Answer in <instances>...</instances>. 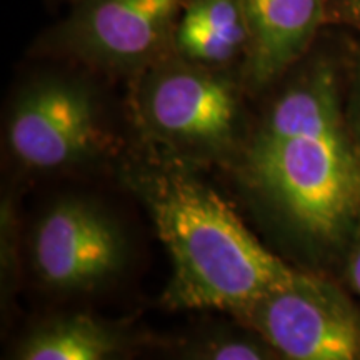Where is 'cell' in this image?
<instances>
[{"label": "cell", "mask_w": 360, "mask_h": 360, "mask_svg": "<svg viewBox=\"0 0 360 360\" xmlns=\"http://www.w3.org/2000/svg\"><path fill=\"white\" fill-rule=\"evenodd\" d=\"M172 262L164 302L172 309H219L237 315L295 274L265 249L217 192L174 165L134 175Z\"/></svg>", "instance_id": "cell-2"}, {"label": "cell", "mask_w": 360, "mask_h": 360, "mask_svg": "<svg viewBox=\"0 0 360 360\" xmlns=\"http://www.w3.org/2000/svg\"><path fill=\"white\" fill-rule=\"evenodd\" d=\"M276 352L292 360H359L360 315L317 278L294 281L237 314Z\"/></svg>", "instance_id": "cell-6"}, {"label": "cell", "mask_w": 360, "mask_h": 360, "mask_svg": "<svg viewBox=\"0 0 360 360\" xmlns=\"http://www.w3.org/2000/svg\"><path fill=\"white\" fill-rule=\"evenodd\" d=\"M191 357L207 360H264L276 354L257 332L252 334H217L200 340Z\"/></svg>", "instance_id": "cell-11"}, {"label": "cell", "mask_w": 360, "mask_h": 360, "mask_svg": "<svg viewBox=\"0 0 360 360\" xmlns=\"http://www.w3.org/2000/svg\"><path fill=\"white\" fill-rule=\"evenodd\" d=\"M30 259L39 281L57 292H85L122 269L125 240L102 209L87 200H58L32 232Z\"/></svg>", "instance_id": "cell-7"}, {"label": "cell", "mask_w": 360, "mask_h": 360, "mask_svg": "<svg viewBox=\"0 0 360 360\" xmlns=\"http://www.w3.org/2000/svg\"><path fill=\"white\" fill-rule=\"evenodd\" d=\"M327 0H245L250 42L242 72L265 87L304 57L315 39Z\"/></svg>", "instance_id": "cell-8"}, {"label": "cell", "mask_w": 360, "mask_h": 360, "mask_svg": "<svg viewBox=\"0 0 360 360\" xmlns=\"http://www.w3.org/2000/svg\"><path fill=\"white\" fill-rule=\"evenodd\" d=\"M120 350V339L103 323L85 317L57 319L35 328L17 349L20 360H103Z\"/></svg>", "instance_id": "cell-10"}, {"label": "cell", "mask_w": 360, "mask_h": 360, "mask_svg": "<svg viewBox=\"0 0 360 360\" xmlns=\"http://www.w3.org/2000/svg\"><path fill=\"white\" fill-rule=\"evenodd\" d=\"M92 89L82 79L45 74L22 90L8 119V148L37 172L77 167L101 154L103 134Z\"/></svg>", "instance_id": "cell-5"}, {"label": "cell", "mask_w": 360, "mask_h": 360, "mask_svg": "<svg viewBox=\"0 0 360 360\" xmlns=\"http://www.w3.org/2000/svg\"><path fill=\"white\" fill-rule=\"evenodd\" d=\"M186 0H75L35 45L42 56L103 72L141 74L172 52Z\"/></svg>", "instance_id": "cell-3"}, {"label": "cell", "mask_w": 360, "mask_h": 360, "mask_svg": "<svg viewBox=\"0 0 360 360\" xmlns=\"http://www.w3.org/2000/svg\"><path fill=\"white\" fill-rule=\"evenodd\" d=\"M250 30L245 0H186L172 52L193 64L225 69L244 64Z\"/></svg>", "instance_id": "cell-9"}, {"label": "cell", "mask_w": 360, "mask_h": 360, "mask_svg": "<svg viewBox=\"0 0 360 360\" xmlns=\"http://www.w3.org/2000/svg\"><path fill=\"white\" fill-rule=\"evenodd\" d=\"M225 69L193 64L174 52L159 58L135 84V114L142 129L180 152L207 155L231 143L237 87Z\"/></svg>", "instance_id": "cell-4"}, {"label": "cell", "mask_w": 360, "mask_h": 360, "mask_svg": "<svg viewBox=\"0 0 360 360\" xmlns=\"http://www.w3.org/2000/svg\"><path fill=\"white\" fill-rule=\"evenodd\" d=\"M349 278L354 289L360 294V237L349 260Z\"/></svg>", "instance_id": "cell-12"}, {"label": "cell", "mask_w": 360, "mask_h": 360, "mask_svg": "<svg viewBox=\"0 0 360 360\" xmlns=\"http://www.w3.org/2000/svg\"><path fill=\"white\" fill-rule=\"evenodd\" d=\"M335 4L349 20L360 25V0H335Z\"/></svg>", "instance_id": "cell-13"}, {"label": "cell", "mask_w": 360, "mask_h": 360, "mask_svg": "<svg viewBox=\"0 0 360 360\" xmlns=\"http://www.w3.org/2000/svg\"><path fill=\"white\" fill-rule=\"evenodd\" d=\"M359 127H360V96H359Z\"/></svg>", "instance_id": "cell-14"}, {"label": "cell", "mask_w": 360, "mask_h": 360, "mask_svg": "<svg viewBox=\"0 0 360 360\" xmlns=\"http://www.w3.org/2000/svg\"><path fill=\"white\" fill-rule=\"evenodd\" d=\"M247 172L283 217L317 240H337L359 217L360 150L345 130L328 62L278 96L250 143Z\"/></svg>", "instance_id": "cell-1"}]
</instances>
